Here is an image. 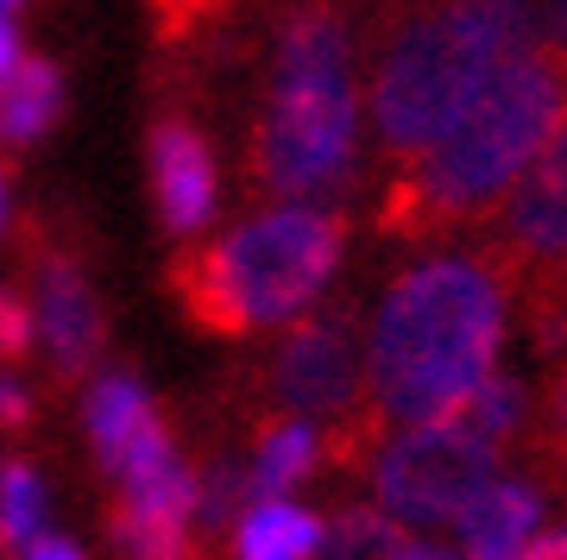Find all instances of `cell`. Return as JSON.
Returning a JSON list of instances; mask_svg holds the SVG:
<instances>
[{
  "label": "cell",
  "instance_id": "cell-3",
  "mask_svg": "<svg viewBox=\"0 0 567 560\" xmlns=\"http://www.w3.org/2000/svg\"><path fill=\"white\" fill-rule=\"evenodd\" d=\"M529 44H548L536 0H442L404 20L385 39L372 89H365L372 133L385 139V152L416 158L486 89L492 70Z\"/></svg>",
  "mask_w": 567,
  "mask_h": 560
},
{
  "label": "cell",
  "instance_id": "cell-20",
  "mask_svg": "<svg viewBox=\"0 0 567 560\" xmlns=\"http://www.w3.org/2000/svg\"><path fill=\"white\" fill-rule=\"evenodd\" d=\"M391 560H466L454 541H442V536H429V529H404V541H398V554Z\"/></svg>",
  "mask_w": 567,
  "mask_h": 560
},
{
  "label": "cell",
  "instance_id": "cell-14",
  "mask_svg": "<svg viewBox=\"0 0 567 560\" xmlns=\"http://www.w3.org/2000/svg\"><path fill=\"white\" fill-rule=\"evenodd\" d=\"M63 107V76L51 63H13L7 76H0V139L20 145V139H39L44 126L58 121Z\"/></svg>",
  "mask_w": 567,
  "mask_h": 560
},
{
  "label": "cell",
  "instance_id": "cell-4",
  "mask_svg": "<svg viewBox=\"0 0 567 560\" xmlns=\"http://www.w3.org/2000/svg\"><path fill=\"white\" fill-rule=\"evenodd\" d=\"M360 164V76L353 32L328 7H309L278 32L271 107L259 126V183L278 201L334 196Z\"/></svg>",
  "mask_w": 567,
  "mask_h": 560
},
{
  "label": "cell",
  "instance_id": "cell-1",
  "mask_svg": "<svg viewBox=\"0 0 567 560\" xmlns=\"http://www.w3.org/2000/svg\"><path fill=\"white\" fill-rule=\"evenodd\" d=\"M511 283L480 252H435L391 278L365 328V397L398 422L454 416L498 372Z\"/></svg>",
  "mask_w": 567,
  "mask_h": 560
},
{
  "label": "cell",
  "instance_id": "cell-26",
  "mask_svg": "<svg viewBox=\"0 0 567 560\" xmlns=\"http://www.w3.org/2000/svg\"><path fill=\"white\" fill-rule=\"evenodd\" d=\"M0 220H7V183H0Z\"/></svg>",
  "mask_w": 567,
  "mask_h": 560
},
{
  "label": "cell",
  "instance_id": "cell-27",
  "mask_svg": "<svg viewBox=\"0 0 567 560\" xmlns=\"http://www.w3.org/2000/svg\"><path fill=\"white\" fill-rule=\"evenodd\" d=\"M0 7H20V0H0Z\"/></svg>",
  "mask_w": 567,
  "mask_h": 560
},
{
  "label": "cell",
  "instance_id": "cell-21",
  "mask_svg": "<svg viewBox=\"0 0 567 560\" xmlns=\"http://www.w3.org/2000/svg\"><path fill=\"white\" fill-rule=\"evenodd\" d=\"M511 560H567V522H561V529H555V522H543V529H536V536H529Z\"/></svg>",
  "mask_w": 567,
  "mask_h": 560
},
{
  "label": "cell",
  "instance_id": "cell-9",
  "mask_svg": "<svg viewBox=\"0 0 567 560\" xmlns=\"http://www.w3.org/2000/svg\"><path fill=\"white\" fill-rule=\"evenodd\" d=\"M548 522V491L524 473H492L473 498L461 504V517L447 522V541L461 548L466 560H511L536 529Z\"/></svg>",
  "mask_w": 567,
  "mask_h": 560
},
{
  "label": "cell",
  "instance_id": "cell-15",
  "mask_svg": "<svg viewBox=\"0 0 567 560\" xmlns=\"http://www.w3.org/2000/svg\"><path fill=\"white\" fill-rule=\"evenodd\" d=\"M152 403H145V391L133 378H107L89 391V440H95V454H102L107 466L126 460V447L152 428Z\"/></svg>",
  "mask_w": 567,
  "mask_h": 560
},
{
  "label": "cell",
  "instance_id": "cell-5",
  "mask_svg": "<svg viewBox=\"0 0 567 560\" xmlns=\"http://www.w3.org/2000/svg\"><path fill=\"white\" fill-rule=\"evenodd\" d=\"M347 227L316 201H278L265 215L240 220L208 252H189L177 265L183 309L215 334H252L284 328L316 309L334 271H341Z\"/></svg>",
  "mask_w": 567,
  "mask_h": 560
},
{
  "label": "cell",
  "instance_id": "cell-23",
  "mask_svg": "<svg viewBox=\"0 0 567 560\" xmlns=\"http://www.w3.org/2000/svg\"><path fill=\"white\" fill-rule=\"evenodd\" d=\"M543 409H548V435H555V440L567 447V372L555 378V391H548V403H543Z\"/></svg>",
  "mask_w": 567,
  "mask_h": 560
},
{
  "label": "cell",
  "instance_id": "cell-24",
  "mask_svg": "<svg viewBox=\"0 0 567 560\" xmlns=\"http://www.w3.org/2000/svg\"><path fill=\"white\" fill-rule=\"evenodd\" d=\"M0 422H7V428H20L25 422V391L20 384H0Z\"/></svg>",
  "mask_w": 567,
  "mask_h": 560
},
{
  "label": "cell",
  "instance_id": "cell-11",
  "mask_svg": "<svg viewBox=\"0 0 567 560\" xmlns=\"http://www.w3.org/2000/svg\"><path fill=\"white\" fill-rule=\"evenodd\" d=\"M32 328L44 334V346H51V360H58L63 372H76L82 360H95V346H102V309H95L89 283H82L70 265H51V271H44Z\"/></svg>",
  "mask_w": 567,
  "mask_h": 560
},
{
  "label": "cell",
  "instance_id": "cell-8",
  "mask_svg": "<svg viewBox=\"0 0 567 560\" xmlns=\"http://www.w3.org/2000/svg\"><path fill=\"white\" fill-rule=\"evenodd\" d=\"M505 240L536 265H567V114L548 133V145L524 164V177L498 201Z\"/></svg>",
  "mask_w": 567,
  "mask_h": 560
},
{
  "label": "cell",
  "instance_id": "cell-6",
  "mask_svg": "<svg viewBox=\"0 0 567 560\" xmlns=\"http://www.w3.org/2000/svg\"><path fill=\"white\" fill-rule=\"evenodd\" d=\"M505 466V447L473 435L461 416L435 422H398L372 447V504L404 529L447 536V522L461 517V504Z\"/></svg>",
  "mask_w": 567,
  "mask_h": 560
},
{
  "label": "cell",
  "instance_id": "cell-25",
  "mask_svg": "<svg viewBox=\"0 0 567 560\" xmlns=\"http://www.w3.org/2000/svg\"><path fill=\"white\" fill-rule=\"evenodd\" d=\"M20 63V32H13V20H7V7H0V76Z\"/></svg>",
  "mask_w": 567,
  "mask_h": 560
},
{
  "label": "cell",
  "instance_id": "cell-22",
  "mask_svg": "<svg viewBox=\"0 0 567 560\" xmlns=\"http://www.w3.org/2000/svg\"><path fill=\"white\" fill-rule=\"evenodd\" d=\"M20 548H25V560H82V548L63 541V536H32V541H20Z\"/></svg>",
  "mask_w": 567,
  "mask_h": 560
},
{
  "label": "cell",
  "instance_id": "cell-16",
  "mask_svg": "<svg viewBox=\"0 0 567 560\" xmlns=\"http://www.w3.org/2000/svg\"><path fill=\"white\" fill-rule=\"evenodd\" d=\"M529 409H536V397H529V384L524 378H511V372H492L473 397L454 409V416L473 428V435H486L492 447H511V440L529 428Z\"/></svg>",
  "mask_w": 567,
  "mask_h": 560
},
{
  "label": "cell",
  "instance_id": "cell-7",
  "mask_svg": "<svg viewBox=\"0 0 567 560\" xmlns=\"http://www.w3.org/2000/svg\"><path fill=\"white\" fill-rule=\"evenodd\" d=\"M271 391L284 409L309 422H347L365 397V341H353L347 321H303L290 328L271 365Z\"/></svg>",
  "mask_w": 567,
  "mask_h": 560
},
{
  "label": "cell",
  "instance_id": "cell-12",
  "mask_svg": "<svg viewBox=\"0 0 567 560\" xmlns=\"http://www.w3.org/2000/svg\"><path fill=\"white\" fill-rule=\"evenodd\" d=\"M322 529L328 522L290 491L252 498V510L234 522V560H316L322 554Z\"/></svg>",
  "mask_w": 567,
  "mask_h": 560
},
{
  "label": "cell",
  "instance_id": "cell-17",
  "mask_svg": "<svg viewBox=\"0 0 567 560\" xmlns=\"http://www.w3.org/2000/svg\"><path fill=\"white\" fill-rule=\"evenodd\" d=\"M398 541H404V522H391L379 504H365V510H347L334 529H322L316 560H391Z\"/></svg>",
  "mask_w": 567,
  "mask_h": 560
},
{
  "label": "cell",
  "instance_id": "cell-2",
  "mask_svg": "<svg viewBox=\"0 0 567 560\" xmlns=\"http://www.w3.org/2000/svg\"><path fill=\"white\" fill-rule=\"evenodd\" d=\"M567 114V58L555 44H529L511 63H498L486 89L435 139L404 158V201L423 220H473L498 208L505 189L524 177V164L548 145V133Z\"/></svg>",
  "mask_w": 567,
  "mask_h": 560
},
{
  "label": "cell",
  "instance_id": "cell-13",
  "mask_svg": "<svg viewBox=\"0 0 567 560\" xmlns=\"http://www.w3.org/2000/svg\"><path fill=\"white\" fill-rule=\"evenodd\" d=\"M322 428L309 416H284L259 435V454H252V473H246V491L252 498H278V491H297V485L322 466Z\"/></svg>",
  "mask_w": 567,
  "mask_h": 560
},
{
  "label": "cell",
  "instance_id": "cell-18",
  "mask_svg": "<svg viewBox=\"0 0 567 560\" xmlns=\"http://www.w3.org/2000/svg\"><path fill=\"white\" fill-rule=\"evenodd\" d=\"M44 522V485L39 473H25V466H7L0 473V541H32Z\"/></svg>",
  "mask_w": 567,
  "mask_h": 560
},
{
  "label": "cell",
  "instance_id": "cell-19",
  "mask_svg": "<svg viewBox=\"0 0 567 560\" xmlns=\"http://www.w3.org/2000/svg\"><path fill=\"white\" fill-rule=\"evenodd\" d=\"M32 309H25L20 297H0V353H25L32 346Z\"/></svg>",
  "mask_w": 567,
  "mask_h": 560
},
{
  "label": "cell",
  "instance_id": "cell-10",
  "mask_svg": "<svg viewBox=\"0 0 567 560\" xmlns=\"http://www.w3.org/2000/svg\"><path fill=\"white\" fill-rule=\"evenodd\" d=\"M152 189H158V215L171 234H196L215 215V196H221V177H215V158L208 145L189 133V126L164 121L152 133Z\"/></svg>",
  "mask_w": 567,
  "mask_h": 560
}]
</instances>
